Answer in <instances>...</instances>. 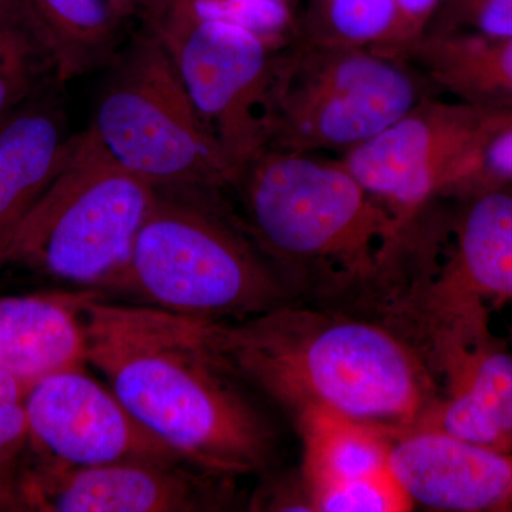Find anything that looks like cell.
Returning a JSON list of instances; mask_svg holds the SVG:
<instances>
[{"label": "cell", "mask_w": 512, "mask_h": 512, "mask_svg": "<svg viewBox=\"0 0 512 512\" xmlns=\"http://www.w3.org/2000/svg\"><path fill=\"white\" fill-rule=\"evenodd\" d=\"M464 198L446 264L421 278L400 306L426 336L467 326L478 295L512 296V185Z\"/></svg>", "instance_id": "cell-12"}, {"label": "cell", "mask_w": 512, "mask_h": 512, "mask_svg": "<svg viewBox=\"0 0 512 512\" xmlns=\"http://www.w3.org/2000/svg\"><path fill=\"white\" fill-rule=\"evenodd\" d=\"M439 3L440 0H397L402 13L404 36H406L404 50L429 28Z\"/></svg>", "instance_id": "cell-27"}, {"label": "cell", "mask_w": 512, "mask_h": 512, "mask_svg": "<svg viewBox=\"0 0 512 512\" xmlns=\"http://www.w3.org/2000/svg\"><path fill=\"white\" fill-rule=\"evenodd\" d=\"M389 470L413 504L431 510H493L512 501V457L437 429L394 437Z\"/></svg>", "instance_id": "cell-13"}, {"label": "cell", "mask_w": 512, "mask_h": 512, "mask_svg": "<svg viewBox=\"0 0 512 512\" xmlns=\"http://www.w3.org/2000/svg\"><path fill=\"white\" fill-rule=\"evenodd\" d=\"M295 424L302 439L301 478L309 501L320 491L389 470L394 439L389 431L329 410L299 414Z\"/></svg>", "instance_id": "cell-19"}, {"label": "cell", "mask_w": 512, "mask_h": 512, "mask_svg": "<svg viewBox=\"0 0 512 512\" xmlns=\"http://www.w3.org/2000/svg\"><path fill=\"white\" fill-rule=\"evenodd\" d=\"M52 66L23 23L0 22V127L42 90Z\"/></svg>", "instance_id": "cell-21"}, {"label": "cell", "mask_w": 512, "mask_h": 512, "mask_svg": "<svg viewBox=\"0 0 512 512\" xmlns=\"http://www.w3.org/2000/svg\"><path fill=\"white\" fill-rule=\"evenodd\" d=\"M0 22H18L25 25L19 0H0Z\"/></svg>", "instance_id": "cell-29"}, {"label": "cell", "mask_w": 512, "mask_h": 512, "mask_svg": "<svg viewBox=\"0 0 512 512\" xmlns=\"http://www.w3.org/2000/svg\"><path fill=\"white\" fill-rule=\"evenodd\" d=\"M96 291L0 298V370L33 384L86 363L84 303Z\"/></svg>", "instance_id": "cell-15"}, {"label": "cell", "mask_w": 512, "mask_h": 512, "mask_svg": "<svg viewBox=\"0 0 512 512\" xmlns=\"http://www.w3.org/2000/svg\"><path fill=\"white\" fill-rule=\"evenodd\" d=\"M512 185V109H505L447 178L440 197H467Z\"/></svg>", "instance_id": "cell-22"}, {"label": "cell", "mask_w": 512, "mask_h": 512, "mask_svg": "<svg viewBox=\"0 0 512 512\" xmlns=\"http://www.w3.org/2000/svg\"><path fill=\"white\" fill-rule=\"evenodd\" d=\"M86 362L131 416L202 470L237 477L266 466L268 421L202 339L198 319L150 305L84 303Z\"/></svg>", "instance_id": "cell-2"}, {"label": "cell", "mask_w": 512, "mask_h": 512, "mask_svg": "<svg viewBox=\"0 0 512 512\" xmlns=\"http://www.w3.org/2000/svg\"><path fill=\"white\" fill-rule=\"evenodd\" d=\"M269 2L276 3V5L284 6V8L291 10L296 16L299 15L298 6L301 0H269Z\"/></svg>", "instance_id": "cell-30"}, {"label": "cell", "mask_w": 512, "mask_h": 512, "mask_svg": "<svg viewBox=\"0 0 512 512\" xmlns=\"http://www.w3.org/2000/svg\"><path fill=\"white\" fill-rule=\"evenodd\" d=\"M207 18L229 20L288 46L298 37V16L269 0H188Z\"/></svg>", "instance_id": "cell-24"}, {"label": "cell", "mask_w": 512, "mask_h": 512, "mask_svg": "<svg viewBox=\"0 0 512 512\" xmlns=\"http://www.w3.org/2000/svg\"><path fill=\"white\" fill-rule=\"evenodd\" d=\"M249 237L286 284H375L393 271L410 228L338 161L266 148L232 184Z\"/></svg>", "instance_id": "cell-3"}, {"label": "cell", "mask_w": 512, "mask_h": 512, "mask_svg": "<svg viewBox=\"0 0 512 512\" xmlns=\"http://www.w3.org/2000/svg\"><path fill=\"white\" fill-rule=\"evenodd\" d=\"M447 376L446 399L436 402L419 426L498 450L512 440V356L466 355L463 342L448 343L427 357Z\"/></svg>", "instance_id": "cell-14"}, {"label": "cell", "mask_w": 512, "mask_h": 512, "mask_svg": "<svg viewBox=\"0 0 512 512\" xmlns=\"http://www.w3.org/2000/svg\"><path fill=\"white\" fill-rule=\"evenodd\" d=\"M158 188L113 160L89 130L0 259L82 288L110 289L126 271Z\"/></svg>", "instance_id": "cell-6"}, {"label": "cell", "mask_w": 512, "mask_h": 512, "mask_svg": "<svg viewBox=\"0 0 512 512\" xmlns=\"http://www.w3.org/2000/svg\"><path fill=\"white\" fill-rule=\"evenodd\" d=\"M107 2L119 13L120 18L128 23L130 20L140 22L151 0H107Z\"/></svg>", "instance_id": "cell-28"}, {"label": "cell", "mask_w": 512, "mask_h": 512, "mask_svg": "<svg viewBox=\"0 0 512 512\" xmlns=\"http://www.w3.org/2000/svg\"><path fill=\"white\" fill-rule=\"evenodd\" d=\"M311 505L320 512H400L412 510L414 504L387 470L320 491L311 498Z\"/></svg>", "instance_id": "cell-23"}, {"label": "cell", "mask_w": 512, "mask_h": 512, "mask_svg": "<svg viewBox=\"0 0 512 512\" xmlns=\"http://www.w3.org/2000/svg\"><path fill=\"white\" fill-rule=\"evenodd\" d=\"M298 39L402 57L406 47L397 0H305L298 15Z\"/></svg>", "instance_id": "cell-20"}, {"label": "cell", "mask_w": 512, "mask_h": 512, "mask_svg": "<svg viewBox=\"0 0 512 512\" xmlns=\"http://www.w3.org/2000/svg\"><path fill=\"white\" fill-rule=\"evenodd\" d=\"M40 94L0 127V259L20 222L62 170L72 144L55 101Z\"/></svg>", "instance_id": "cell-16"}, {"label": "cell", "mask_w": 512, "mask_h": 512, "mask_svg": "<svg viewBox=\"0 0 512 512\" xmlns=\"http://www.w3.org/2000/svg\"><path fill=\"white\" fill-rule=\"evenodd\" d=\"M111 66L87 128L104 151L156 188H231L237 170L156 37L141 29Z\"/></svg>", "instance_id": "cell-7"}, {"label": "cell", "mask_w": 512, "mask_h": 512, "mask_svg": "<svg viewBox=\"0 0 512 512\" xmlns=\"http://www.w3.org/2000/svg\"><path fill=\"white\" fill-rule=\"evenodd\" d=\"M403 57L441 93L478 106L512 109V39L424 32Z\"/></svg>", "instance_id": "cell-18"}, {"label": "cell", "mask_w": 512, "mask_h": 512, "mask_svg": "<svg viewBox=\"0 0 512 512\" xmlns=\"http://www.w3.org/2000/svg\"><path fill=\"white\" fill-rule=\"evenodd\" d=\"M440 93L406 57L296 37L275 59L266 148L345 154Z\"/></svg>", "instance_id": "cell-5"}, {"label": "cell", "mask_w": 512, "mask_h": 512, "mask_svg": "<svg viewBox=\"0 0 512 512\" xmlns=\"http://www.w3.org/2000/svg\"><path fill=\"white\" fill-rule=\"evenodd\" d=\"M232 477L173 460L99 466L40 463L19 478L25 510L46 512H195L221 510Z\"/></svg>", "instance_id": "cell-10"}, {"label": "cell", "mask_w": 512, "mask_h": 512, "mask_svg": "<svg viewBox=\"0 0 512 512\" xmlns=\"http://www.w3.org/2000/svg\"><path fill=\"white\" fill-rule=\"evenodd\" d=\"M59 83L111 66L126 22L107 0H19Z\"/></svg>", "instance_id": "cell-17"}, {"label": "cell", "mask_w": 512, "mask_h": 512, "mask_svg": "<svg viewBox=\"0 0 512 512\" xmlns=\"http://www.w3.org/2000/svg\"><path fill=\"white\" fill-rule=\"evenodd\" d=\"M504 110L431 97L336 161L409 228Z\"/></svg>", "instance_id": "cell-9"}, {"label": "cell", "mask_w": 512, "mask_h": 512, "mask_svg": "<svg viewBox=\"0 0 512 512\" xmlns=\"http://www.w3.org/2000/svg\"><path fill=\"white\" fill-rule=\"evenodd\" d=\"M426 32L512 39V0H440Z\"/></svg>", "instance_id": "cell-25"}, {"label": "cell", "mask_w": 512, "mask_h": 512, "mask_svg": "<svg viewBox=\"0 0 512 512\" xmlns=\"http://www.w3.org/2000/svg\"><path fill=\"white\" fill-rule=\"evenodd\" d=\"M29 443L46 463L99 466L126 460L184 461L83 366L37 380L26 396Z\"/></svg>", "instance_id": "cell-11"}, {"label": "cell", "mask_w": 512, "mask_h": 512, "mask_svg": "<svg viewBox=\"0 0 512 512\" xmlns=\"http://www.w3.org/2000/svg\"><path fill=\"white\" fill-rule=\"evenodd\" d=\"M164 190L111 291L198 320H235L291 302L284 276L241 220L204 201L210 191Z\"/></svg>", "instance_id": "cell-4"}, {"label": "cell", "mask_w": 512, "mask_h": 512, "mask_svg": "<svg viewBox=\"0 0 512 512\" xmlns=\"http://www.w3.org/2000/svg\"><path fill=\"white\" fill-rule=\"evenodd\" d=\"M32 384L0 370V471L16 470L29 443L26 396Z\"/></svg>", "instance_id": "cell-26"}, {"label": "cell", "mask_w": 512, "mask_h": 512, "mask_svg": "<svg viewBox=\"0 0 512 512\" xmlns=\"http://www.w3.org/2000/svg\"><path fill=\"white\" fill-rule=\"evenodd\" d=\"M202 339L232 376L292 414L329 410L394 437L436 404L433 372L397 330L292 302L235 320H198Z\"/></svg>", "instance_id": "cell-1"}, {"label": "cell", "mask_w": 512, "mask_h": 512, "mask_svg": "<svg viewBox=\"0 0 512 512\" xmlns=\"http://www.w3.org/2000/svg\"><path fill=\"white\" fill-rule=\"evenodd\" d=\"M140 23L170 56L239 174L268 147L269 90L284 46L239 23L202 16L188 0H151Z\"/></svg>", "instance_id": "cell-8"}]
</instances>
